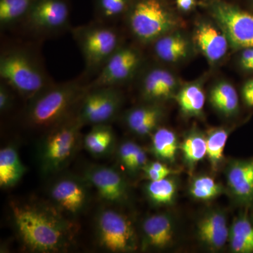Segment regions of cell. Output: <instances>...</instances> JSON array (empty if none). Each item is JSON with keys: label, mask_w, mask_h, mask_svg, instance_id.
<instances>
[{"label": "cell", "mask_w": 253, "mask_h": 253, "mask_svg": "<svg viewBox=\"0 0 253 253\" xmlns=\"http://www.w3.org/2000/svg\"><path fill=\"white\" fill-rule=\"evenodd\" d=\"M179 149L187 167L194 169L196 165L207 156L206 136L194 128L186 134Z\"/></svg>", "instance_id": "26"}, {"label": "cell", "mask_w": 253, "mask_h": 253, "mask_svg": "<svg viewBox=\"0 0 253 253\" xmlns=\"http://www.w3.org/2000/svg\"><path fill=\"white\" fill-rule=\"evenodd\" d=\"M176 99L183 114L188 117H200L204 112L206 96L199 83H191L181 88Z\"/></svg>", "instance_id": "25"}, {"label": "cell", "mask_w": 253, "mask_h": 253, "mask_svg": "<svg viewBox=\"0 0 253 253\" xmlns=\"http://www.w3.org/2000/svg\"><path fill=\"white\" fill-rule=\"evenodd\" d=\"M155 54L162 61L176 62L187 56L188 44L181 35H165L154 42Z\"/></svg>", "instance_id": "23"}, {"label": "cell", "mask_w": 253, "mask_h": 253, "mask_svg": "<svg viewBox=\"0 0 253 253\" xmlns=\"http://www.w3.org/2000/svg\"><path fill=\"white\" fill-rule=\"evenodd\" d=\"M210 101L214 109L224 116H233L239 111V96L234 86L227 82H220L210 92Z\"/></svg>", "instance_id": "24"}, {"label": "cell", "mask_w": 253, "mask_h": 253, "mask_svg": "<svg viewBox=\"0 0 253 253\" xmlns=\"http://www.w3.org/2000/svg\"><path fill=\"white\" fill-rule=\"evenodd\" d=\"M177 21L161 0H137L131 6L129 26L143 42H151L177 26Z\"/></svg>", "instance_id": "7"}, {"label": "cell", "mask_w": 253, "mask_h": 253, "mask_svg": "<svg viewBox=\"0 0 253 253\" xmlns=\"http://www.w3.org/2000/svg\"><path fill=\"white\" fill-rule=\"evenodd\" d=\"M69 16L66 0H36L24 20L35 31L54 33L68 26Z\"/></svg>", "instance_id": "13"}, {"label": "cell", "mask_w": 253, "mask_h": 253, "mask_svg": "<svg viewBox=\"0 0 253 253\" xmlns=\"http://www.w3.org/2000/svg\"><path fill=\"white\" fill-rule=\"evenodd\" d=\"M163 116L157 103H149L133 108L126 113L124 122L128 129L138 136H147L157 129Z\"/></svg>", "instance_id": "19"}, {"label": "cell", "mask_w": 253, "mask_h": 253, "mask_svg": "<svg viewBox=\"0 0 253 253\" xmlns=\"http://www.w3.org/2000/svg\"><path fill=\"white\" fill-rule=\"evenodd\" d=\"M226 178L234 199L246 208L253 207V158L231 161Z\"/></svg>", "instance_id": "14"}, {"label": "cell", "mask_w": 253, "mask_h": 253, "mask_svg": "<svg viewBox=\"0 0 253 253\" xmlns=\"http://www.w3.org/2000/svg\"><path fill=\"white\" fill-rule=\"evenodd\" d=\"M129 2V0H96V8L101 17L111 20L122 15Z\"/></svg>", "instance_id": "32"}, {"label": "cell", "mask_w": 253, "mask_h": 253, "mask_svg": "<svg viewBox=\"0 0 253 253\" xmlns=\"http://www.w3.org/2000/svg\"><path fill=\"white\" fill-rule=\"evenodd\" d=\"M146 194L152 204L163 206L172 204L175 199L176 181L168 176L157 181H149L145 187Z\"/></svg>", "instance_id": "28"}, {"label": "cell", "mask_w": 253, "mask_h": 253, "mask_svg": "<svg viewBox=\"0 0 253 253\" xmlns=\"http://www.w3.org/2000/svg\"><path fill=\"white\" fill-rule=\"evenodd\" d=\"M142 250H162L172 244L174 236V222L166 213L149 216L141 224Z\"/></svg>", "instance_id": "15"}, {"label": "cell", "mask_w": 253, "mask_h": 253, "mask_svg": "<svg viewBox=\"0 0 253 253\" xmlns=\"http://www.w3.org/2000/svg\"><path fill=\"white\" fill-rule=\"evenodd\" d=\"M87 91L81 81L52 84L28 101L26 113L28 124L47 130L72 116Z\"/></svg>", "instance_id": "2"}, {"label": "cell", "mask_w": 253, "mask_h": 253, "mask_svg": "<svg viewBox=\"0 0 253 253\" xmlns=\"http://www.w3.org/2000/svg\"><path fill=\"white\" fill-rule=\"evenodd\" d=\"M210 10L234 47H253V14L221 0H212Z\"/></svg>", "instance_id": "10"}, {"label": "cell", "mask_w": 253, "mask_h": 253, "mask_svg": "<svg viewBox=\"0 0 253 253\" xmlns=\"http://www.w3.org/2000/svg\"><path fill=\"white\" fill-rule=\"evenodd\" d=\"M139 148L140 146L136 144L134 141L129 140L123 141L118 146L117 149L118 161L126 170L129 169L133 157Z\"/></svg>", "instance_id": "33"}, {"label": "cell", "mask_w": 253, "mask_h": 253, "mask_svg": "<svg viewBox=\"0 0 253 253\" xmlns=\"http://www.w3.org/2000/svg\"><path fill=\"white\" fill-rule=\"evenodd\" d=\"M83 176L105 202L116 206L127 202V183L118 169L102 165L93 164L84 169Z\"/></svg>", "instance_id": "11"}, {"label": "cell", "mask_w": 253, "mask_h": 253, "mask_svg": "<svg viewBox=\"0 0 253 253\" xmlns=\"http://www.w3.org/2000/svg\"><path fill=\"white\" fill-rule=\"evenodd\" d=\"M177 88V80L169 71L155 68L145 74L141 82V94L149 103L172 98Z\"/></svg>", "instance_id": "17"}, {"label": "cell", "mask_w": 253, "mask_h": 253, "mask_svg": "<svg viewBox=\"0 0 253 253\" xmlns=\"http://www.w3.org/2000/svg\"><path fill=\"white\" fill-rule=\"evenodd\" d=\"M13 89L4 82L0 84V111L4 113L11 109L14 103Z\"/></svg>", "instance_id": "34"}, {"label": "cell", "mask_w": 253, "mask_h": 253, "mask_svg": "<svg viewBox=\"0 0 253 253\" xmlns=\"http://www.w3.org/2000/svg\"><path fill=\"white\" fill-rule=\"evenodd\" d=\"M229 233L225 214L221 211H209L198 221V236L212 251H219L225 246Z\"/></svg>", "instance_id": "16"}, {"label": "cell", "mask_w": 253, "mask_h": 253, "mask_svg": "<svg viewBox=\"0 0 253 253\" xmlns=\"http://www.w3.org/2000/svg\"><path fill=\"white\" fill-rule=\"evenodd\" d=\"M229 131L223 127L212 128L208 131L207 157L213 170L217 171L224 161V151Z\"/></svg>", "instance_id": "29"}, {"label": "cell", "mask_w": 253, "mask_h": 253, "mask_svg": "<svg viewBox=\"0 0 253 253\" xmlns=\"http://www.w3.org/2000/svg\"><path fill=\"white\" fill-rule=\"evenodd\" d=\"M241 64L244 69L253 71V47L244 49L241 55Z\"/></svg>", "instance_id": "36"}, {"label": "cell", "mask_w": 253, "mask_h": 253, "mask_svg": "<svg viewBox=\"0 0 253 253\" xmlns=\"http://www.w3.org/2000/svg\"><path fill=\"white\" fill-rule=\"evenodd\" d=\"M11 222L23 248L31 253H66L76 243L77 227L49 201H14Z\"/></svg>", "instance_id": "1"}, {"label": "cell", "mask_w": 253, "mask_h": 253, "mask_svg": "<svg viewBox=\"0 0 253 253\" xmlns=\"http://www.w3.org/2000/svg\"><path fill=\"white\" fill-rule=\"evenodd\" d=\"M178 8L181 11H189L194 7L196 0H176Z\"/></svg>", "instance_id": "38"}, {"label": "cell", "mask_w": 253, "mask_h": 253, "mask_svg": "<svg viewBox=\"0 0 253 253\" xmlns=\"http://www.w3.org/2000/svg\"><path fill=\"white\" fill-rule=\"evenodd\" d=\"M151 141V150L156 158L168 163L175 161L180 146L174 131L168 128H157L153 133Z\"/></svg>", "instance_id": "27"}, {"label": "cell", "mask_w": 253, "mask_h": 253, "mask_svg": "<svg viewBox=\"0 0 253 253\" xmlns=\"http://www.w3.org/2000/svg\"><path fill=\"white\" fill-rule=\"evenodd\" d=\"M54 176L49 187V201L73 220L87 209L91 186L83 175L60 172Z\"/></svg>", "instance_id": "8"}, {"label": "cell", "mask_w": 253, "mask_h": 253, "mask_svg": "<svg viewBox=\"0 0 253 253\" xmlns=\"http://www.w3.org/2000/svg\"><path fill=\"white\" fill-rule=\"evenodd\" d=\"M84 149L96 158H104L112 154L116 149V136L109 124L93 126L84 136Z\"/></svg>", "instance_id": "21"}, {"label": "cell", "mask_w": 253, "mask_h": 253, "mask_svg": "<svg viewBox=\"0 0 253 253\" xmlns=\"http://www.w3.org/2000/svg\"><path fill=\"white\" fill-rule=\"evenodd\" d=\"M0 77L28 101L54 84L36 59L22 49L9 50L1 55Z\"/></svg>", "instance_id": "4"}, {"label": "cell", "mask_w": 253, "mask_h": 253, "mask_svg": "<svg viewBox=\"0 0 253 253\" xmlns=\"http://www.w3.org/2000/svg\"><path fill=\"white\" fill-rule=\"evenodd\" d=\"M73 35L84 57L86 70L101 71L120 47V38L116 30L104 25L91 24L73 29Z\"/></svg>", "instance_id": "6"}, {"label": "cell", "mask_w": 253, "mask_h": 253, "mask_svg": "<svg viewBox=\"0 0 253 253\" xmlns=\"http://www.w3.org/2000/svg\"><path fill=\"white\" fill-rule=\"evenodd\" d=\"M141 62L135 49L121 46L105 63L99 75L88 88L116 86L132 77Z\"/></svg>", "instance_id": "12"}, {"label": "cell", "mask_w": 253, "mask_h": 253, "mask_svg": "<svg viewBox=\"0 0 253 253\" xmlns=\"http://www.w3.org/2000/svg\"><path fill=\"white\" fill-rule=\"evenodd\" d=\"M123 95L116 86L88 88L76 114L83 126L109 124L119 114Z\"/></svg>", "instance_id": "9"}, {"label": "cell", "mask_w": 253, "mask_h": 253, "mask_svg": "<svg viewBox=\"0 0 253 253\" xmlns=\"http://www.w3.org/2000/svg\"><path fill=\"white\" fill-rule=\"evenodd\" d=\"M36 0H0V23L10 26L24 20Z\"/></svg>", "instance_id": "30"}, {"label": "cell", "mask_w": 253, "mask_h": 253, "mask_svg": "<svg viewBox=\"0 0 253 253\" xmlns=\"http://www.w3.org/2000/svg\"><path fill=\"white\" fill-rule=\"evenodd\" d=\"M194 41L210 62H218L227 53V37L211 23L203 22L198 25Z\"/></svg>", "instance_id": "18"}, {"label": "cell", "mask_w": 253, "mask_h": 253, "mask_svg": "<svg viewBox=\"0 0 253 253\" xmlns=\"http://www.w3.org/2000/svg\"><path fill=\"white\" fill-rule=\"evenodd\" d=\"M242 94L246 104L253 107V79L248 81L244 84Z\"/></svg>", "instance_id": "37"}, {"label": "cell", "mask_w": 253, "mask_h": 253, "mask_svg": "<svg viewBox=\"0 0 253 253\" xmlns=\"http://www.w3.org/2000/svg\"><path fill=\"white\" fill-rule=\"evenodd\" d=\"M83 126L76 112L46 130L38 149V166L42 175L52 177L68 167L83 142Z\"/></svg>", "instance_id": "3"}, {"label": "cell", "mask_w": 253, "mask_h": 253, "mask_svg": "<svg viewBox=\"0 0 253 253\" xmlns=\"http://www.w3.org/2000/svg\"><path fill=\"white\" fill-rule=\"evenodd\" d=\"M96 241L110 253H131L138 249V237L126 214L111 207L100 210L95 218Z\"/></svg>", "instance_id": "5"}, {"label": "cell", "mask_w": 253, "mask_h": 253, "mask_svg": "<svg viewBox=\"0 0 253 253\" xmlns=\"http://www.w3.org/2000/svg\"><path fill=\"white\" fill-rule=\"evenodd\" d=\"M224 190L221 184L207 175L196 176L189 187L191 196L194 199L203 201L215 199L224 192Z\"/></svg>", "instance_id": "31"}, {"label": "cell", "mask_w": 253, "mask_h": 253, "mask_svg": "<svg viewBox=\"0 0 253 253\" xmlns=\"http://www.w3.org/2000/svg\"><path fill=\"white\" fill-rule=\"evenodd\" d=\"M149 162H148L147 155H146V151L140 146V148L138 149L134 157H133L130 166H129L127 171H129L131 174H134V173L139 172V171H142L143 168Z\"/></svg>", "instance_id": "35"}, {"label": "cell", "mask_w": 253, "mask_h": 253, "mask_svg": "<svg viewBox=\"0 0 253 253\" xmlns=\"http://www.w3.org/2000/svg\"><path fill=\"white\" fill-rule=\"evenodd\" d=\"M26 172V166L20 158L17 147L8 144L0 150V186L9 189L16 186Z\"/></svg>", "instance_id": "20"}, {"label": "cell", "mask_w": 253, "mask_h": 253, "mask_svg": "<svg viewBox=\"0 0 253 253\" xmlns=\"http://www.w3.org/2000/svg\"><path fill=\"white\" fill-rule=\"evenodd\" d=\"M229 241L233 252L253 253V216L244 212L234 219Z\"/></svg>", "instance_id": "22"}]
</instances>
